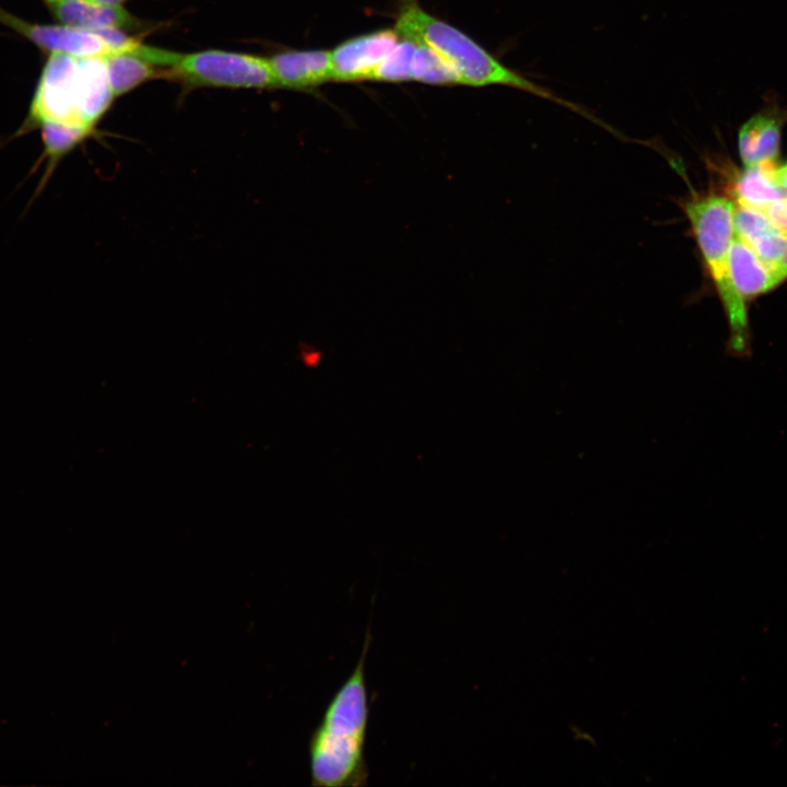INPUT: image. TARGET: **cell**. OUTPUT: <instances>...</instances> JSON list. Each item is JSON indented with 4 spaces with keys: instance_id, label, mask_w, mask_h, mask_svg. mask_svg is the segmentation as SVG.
Here are the masks:
<instances>
[{
    "instance_id": "8fae6325",
    "label": "cell",
    "mask_w": 787,
    "mask_h": 787,
    "mask_svg": "<svg viewBox=\"0 0 787 787\" xmlns=\"http://www.w3.org/2000/svg\"><path fill=\"white\" fill-rule=\"evenodd\" d=\"M48 7L60 23L71 27L97 31L139 25L121 5H104L89 0H56Z\"/></svg>"
},
{
    "instance_id": "30bf717a",
    "label": "cell",
    "mask_w": 787,
    "mask_h": 787,
    "mask_svg": "<svg viewBox=\"0 0 787 787\" xmlns=\"http://www.w3.org/2000/svg\"><path fill=\"white\" fill-rule=\"evenodd\" d=\"M279 87L309 89L332 81L331 51L291 50L269 58Z\"/></svg>"
},
{
    "instance_id": "8992f818",
    "label": "cell",
    "mask_w": 787,
    "mask_h": 787,
    "mask_svg": "<svg viewBox=\"0 0 787 787\" xmlns=\"http://www.w3.org/2000/svg\"><path fill=\"white\" fill-rule=\"evenodd\" d=\"M0 23L26 37L43 50L77 57H105L109 45L95 32L68 25H46L24 21L0 8Z\"/></svg>"
},
{
    "instance_id": "9c48e42d",
    "label": "cell",
    "mask_w": 787,
    "mask_h": 787,
    "mask_svg": "<svg viewBox=\"0 0 787 787\" xmlns=\"http://www.w3.org/2000/svg\"><path fill=\"white\" fill-rule=\"evenodd\" d=\"M786 119L787 113L774 107L754 115L742 125L738 148L744 166L777 164L782 127Z\"/></svg>"
},
{
    "instance_id": "44dd1931",
    "label": "cell",
    "mask_w": 787,
    "mask_h": 787,
    "mask_svg": "<svg viewBox=\"0 0 787 787\" xmlns=\"http://www.w3.org/2000/svg\"><path fill=\"white\" fill-rule=\"evenodd\" d=\"M783 270H784V273H785V275H786V278H787V251H786L785 259H784Z\"/></svg>"
},
{
    "instance_id": "6da1fadb",
    "label": "cell",
    "mask_w": 787,
    "mask_h": 787,
    "mask_svg": "<svg viewBox=\"0 0 787 787\" xmlns=\"http://www.w3.org/2000/svg\"><path fill=\"white\" fill-rule=\"evenodd\" d=\"M371 641L368 627L354 670L336 692L309 737L312 786L356 787L367 783L365 742L369 707L365 660Z\"/></svg>"
},
{
    "instance_id": "7a4b0ae2",
    "label": "cell",
    "mask_w": 787,
    "mask_h": 787,
    "mask_svg": "<svg viewBox=\"0 0 787 787\" xmlns=\"http://www.w3.org/2000/svg\"><path fill=\"white\" fill-rule=\"evenodd\" d=\"M114 96L103 57L52 52L43 68L28 115L16 136L45 122L95 131L96 122Z\"/></svg>"
},
{
    "instance_id": "ac0fdd59",
    "label": "cell",
    "mask_w": 787,
    "mask_h": 787,
    "mask_svg": "<svg viewBox=\"0 0 787 787\" xmlns=\"http://www.w3.org/2000/svg\"><path fill=\"white\" fill-rule=\"evenodd\" d=\"M764 213L771 222L787 237V198L770 204Z\"/></svg>"
},
{
    "instance_id": "5b68a950",
    "label": "cell",
    "mask_w": 787,
    "mask_h": 787,
    "mask_svg": "<svg viewBox=\"0 0 787 787\" xmlns=\"http://www.w3.org/2000/svg\"><path fill=\"white\" fill-rule=\"evenodd\" d=\"M167 75L193 85L279 87L269 59L223 50L181 55Z\"/></svg>"
},
{
    "instance_id": "2e32d148",
    "label": "cell",
    "mask_w": 787,
    "mask_h": 787,
    "mask_svg": "<svg viewBox=\"0 0 787 787\" xmlns=\"http://www.w3.org/2000/svg\"><path fill=\"white\" fill-rule=\"evenodd\" d=\"M412 79L435 85L461 84L460 78L453 67L433 48L421 42H415Z\"/></svg>"
},
{
    "instance_id": "7402d4cb",
    "label": "cell",
    "mask_w": 787,
    "mask_h": 787,
    "mask_svg": "<svg viewBox=\"0 0 787 787\" xmlns=\"http://www.w3.org/2000/svg\"><path fill=\"white\" fill-rule=\"evenodd\" d=\"M45 1H46L47 4H49V3H51V2H54V1H56V0H45Z\"/></svg>"
},
{
    "instance_id": "ba28073f",
    "label": "cell",
    "mask_w": 787,
    "mask_h": 787,
    "mask_svg": "<svg viewBox=\"0 0 787 787\" xmlns=\"http://www.w3.org/2000/svg\"><path fill=\"white\" fill-rule=\"evenodd\" d=\"M733 225L735 234L784 281L786 275L783 266L787 251V237L768 216L760 210L736 203Z\"/></svg>"
},
{
    "instance_id": "4fadbf2b",
    "label": "cell",
    "mask_w": 787,
    "mask_h": 787,
    "mask_svg": "<svg viewBox=\"0 0 787 787\" xmlns=\"http://www.w3.org/2000/svg\"><path fill=\"white\" fill-rule=\"evenodd\" d=\"M776 171L773 163L745 166L731 185L736 202L764 212L773 202L787 198L786 189L776 179Z\"/></svg>"
},
{
    "instance_id": "7c38bea8",
    "label": "cell",
    "mask_w": 787,
    "mask_h": 787,
    "mask_svg": "<svg viewBox=\"0 0 787 787\" xmlns=\"http://www.w3.org/2000/svg\"><path fill=\"white\" fill-rule=\"evenodd\" d=\"M729 265L733 283L743 298L765 293L783 282L736 234L730 246Z\"/></svg>"
},
{
    "instance_id": "d6986e66",
    "label": "cell",
    "mask_w": 787,
    "mask_h": 787,
    "mask_svg": "<svg viewBox=\"0 0 787 787\" xmlns=\"http://www.w3.org/2000/svg\"><path fill=\"white\" fill-rule=\"evenodd\" d=\"M776 179L779 183V185L782 187H784L787 191V164L782 168H777Z\"/></svg>"
},
{
    "instance_id": "52a82bcc",
    "label": "cell",
    "mask_w": 787,
    "mask_h": 787,
    "mask_svg": "<svg viewBox=\"0 0 787 787\" xmlns=\"http://www.w3.org/2000/svg\"><path fill=\"white\" fill-rule=\"evenodd\" d=\"M399 39L393 27L355 36L339 44L331 50L332 80L365 81Z\"/></svg>"
},
{
    "instance_id": "3957f363",
    "label": "cell",
    "mask_w": 787,
    "mask_h": 787,
    "mask_svg": "<svg viewBox=\"0 0 787 787\" xmlns=\"http://www.w3.org/2000/svg\"><path fill=\"white\" fill-rule=\"evenodd\" d=\"M395 30L400 37L421 42L433 48L470 86L506 85L556 103L584 117L598 121L579 105L560 97L553 91L506 67L468 35L431 15L414 0H403Z\"/></svg>"
},
{
    "instance_id": "9a60e30c",
    "label": "cell",
    "mask_w": 787,
    "mask_h": 787,
    "mask_svg": "<svg viewBox=\"0 0 787 787\" xmlns=\"http://www.w3.org/2000/svg\"><path fill=\"white\" fill-rule=\"evenodd\" d=\"M103 58L115 96L127 93L151 78L166 74L157 66L130 52H113Z\"/></svg>"
},
{
    "instance_id": "5bb4252c",
    "label": "cell",
    "mask_w": 787,
    "mask_h": 787,
    "mask_svg": "<svg viewBox=\"0 0 787 787\" xmlns=\"http://www.w3.org/2000/svg\"><path fill=\"white\" fill-rule=\"evenodd\" d=\"M37 129L40 130L44 149L40 160H45L46 163L44 176L37 190V192H39L62 157L93 134L94 131L55 122H45Z\"/></svg>"
},
{
    "instance_id": "277c9868",
    "label": "cell",
    "mask_w": 787,
    "mask_h": 787,
    "mask_svg": "<svg viewBox=\"0 0 787 787\" xmlns=\"http://www.w3.org/2000/svg\"><path fill=\"white\" fill-rule=\"evenodd\" d=\"M682 205L727 315L730 329L728 352L747 359L751 355L747 308L733 283L729 265L736 203L721 195L693 193Z\"/></svg>"
},
{
    "instance_id": "ffe728a7",
    "label": "cell",
    "mask_w": 787,
    "mask_h": 787,
    "mask_svg": "<svg viewBox=\"0 0 787 787\" xmlns=\"http://www.w3.org/2000/svg\"><path fill=\"white\" fill-rule=\"evenodd\" d=\"M94 3L104 4V5H121L127 0H89Z\"/></svg>"
},
{
    "instance_id": "e0dca14e",
    "label": "cell",
    "mask_w": 787,
    "mask_h": 787,
    "mask_svg": "<svg viewBox=\"0 0 787 787\" xmlns=\"http://www.w3.org/2000/svg\"><path fill=\"white\" fill-rule=\"evenodd\" d=\"M414 49L415 42L400 37L395 48L368 73L366 80L384 82L413 80L412 59Z\"/></svg>"
}]
</instances>
